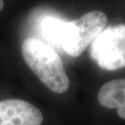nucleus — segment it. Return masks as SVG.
Segmentation results:
<instances>
[{
  "label": "nucleus",
  "mask_w": 125,
  "mask_h": 125,
  "mask_svg": "<svg viewBox=\"0 0 125 125\" xmlns=\"http://www.w3.org/2000/svg\"><path fill=\"white\" fill-rule=\"evenodd\" d=\"M24 62L38 79L55 94H63L70 81L59 54L48 45L35 38H27L21 46Z\"/></svg>",
  "instance_id": "nucleus-1"
},
{
  "label": "nucleus",
  "mask_w": 125,
  "mask_h": 125,
  "mask_svg": "<svg viewBox=\"0 0 125 125\" xmlns=\"http://www.w3.org/2000/svg\"><path fill=\"white\" fill-rule=\"evenodd\" d=\"M107 23V17L101 11H92L72 21H64L59 46L68 55L78 57L101 32Z\"/></svg>",
  "instance_id": "nucleus-2"
},
{
  "label": "nucleus",
  "mask_w": 125,
  "mask_h": 125,
  "mask_svg": "<svg viewBox=\"0 0 125 125\" xmlns=\"http://www.w3.org/2000/svg\"><path fill=\"white\" fill-rule=\"evenodd\" d=\"M90 56L100 67L108 71L125 67V24L103 29L90 44Z\"/></svg>",
  "instance_id": "nucleus-3"
},
{
  "label": "nucleus",
  "mask_w": 125,
  "mask_h": 125,
  "mask_svg": "<svg viewBox=\"0 0 125 125\" xmlns=\"http://www.w3.org/2000/svg\"><path fill=\"white\" fill-rule=\"evenodd\" d=\"M43 115L30 102L22 99L0 101V125H41Z\"/></svg>",
  "instance_id": "nucleus-4"
},
{
  "label": "nucleus",
  "mask_w": 125,
  "mask_h": 125,
  "mask_svg": "<svg viewBox=\"0 0 125 125\" xmlns=\"http://www.w3.org/2000/svg\"><path fill=\"white\" fill-rule=\"evenodd\" d=\"M97 99L103 107L117 109L119 116L125 119V79H115L105 83L99 89Z\"/></svg>",
  "instance_id": "nucleus-5"
},
{
  "label": "nucleus",
  "mask_w": 125,
  "mask_h": 125,
  "mask_svg": "<svg viewBox=\"0 0 125 125\" xmlns=\"http://www.w3.org/2000/svg\"><path fill=\"white\" fill-rule=\"evenodd\" d=\"M63 23L64 21L53 17H47L42 21V34L47 41L55 46H59Z\"/></svg>",
  "instance_id": "nucleus-6"
},
{
  "label": "nucleus",
  "mask_w": 125,
  "mask_h": 125,
  "mask_svg": "<svg viewBox=\"0 0 125 125\" xmlns=\"http://www.w3.org/2000/svg\"><path fill=\"white\" fill-rule=\"evenodd\" d=\"M4 7V2H3V0H0V11L3 9Z\"/></svg>",
  "instance_id": "nucleus-7"
}]
</instances>
